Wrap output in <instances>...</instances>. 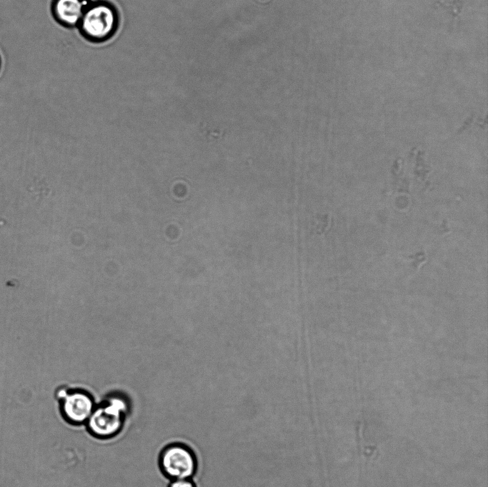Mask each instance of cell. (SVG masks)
I'll list each match as a JSON object with an SVG mask.
<instances>
[{
    "mask_svg": "<svg viewBox=\"0 0 488 487\" xmlns=\"http://www.w3.org/2000/svg\"><path fill=\"white\" fill-rule=\"evenodd\" d=\"M131 406L126 396L112 393L96 406L85 423L88 433L100 440H107L119 435L122 431Z\"/></svg>",
    "mask_w": 488,
    "mask_h": 487,
    "instance_id": "1",
    "label": "cell"
},
{
    "mask_svg": "<svg viewBox=\"0 0 488 487\" xmlns=\"http://www.w3.org/2000/svg\"><path fill=\"white\" fill-rule=\"evenodd\" d=\"M118 26L119 16L115 7L99 0L89 1L77 27L85 39L100 43L109 39Z\"/></svg>",
    "mask_w": 488,
    "mask_h": 487,
    "instance_id": "2",
    "label": "cell"
},
{
    "mask_svg": "<svg viewBox=\"0 0 488 487\" xmlns=\"http://www.w3.org/2000/svg\"><path fill=\"white\" fill-rule=\"evenodd\" d=\"M161 473L170 481L190 478L196 470V458L186 444L173 442L161 450L158 457Z\"/></svg>",
    "mask_w": 488,
    "mask_h": 487,
    "instance_id": "3",
    "label": "cell"
},
{
    "mask_svg": "<svg viewBox=\"0 0 488 487\" xmlns=\"http://www.w3.org/2000/svg\"><path fill=\"white\" fill-rule=\"evenodd\" d=\"M55 397L61 417L73 426L85 425L96 404L93 396L82 388L61 386Z\"/></svg>",
    "mask_w": 488,
    "mask_h": 487,
    "instance_id": "4",
    "label": "cell"
},
{
    "mask_svg": "<svg viewBox=\"0 0 488 487\" xmlns=\"http://www.w3.org/2000/svg\"><path fill=\"white\" fill-rule=\"evenodd\" d=\"M89 3L88 0H54L52 14L61 25L77 27Z\"/></svg>",
    "mask_w": 488,
    "mask_h": 487,
    "instance_id": "5",
    "label": "cell"
},
{
    "mask_svg": "<svg viewBox=\"0 0 488 487\" xmlns=\"http://www.w3.org/2000/svg\"><path fill=\"white\" fill-rule=\"evenodd\" d=\"M168 487H196V486L190 478H182L171 480Z\"/></svg>",
    "mask_w": 488,
    "mask_h": 487,
    "instance_id": "6",
    "label": "cell"
}]
</instances>
